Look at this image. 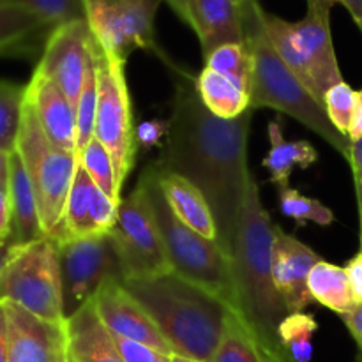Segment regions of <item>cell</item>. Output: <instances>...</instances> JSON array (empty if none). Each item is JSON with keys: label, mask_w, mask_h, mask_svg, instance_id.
I'll return each instance as SVG.
<instances>
[{"label": "cell", "mask_w": 362, "mask_h": 362, "mask_svg": "<svg viewBox=\"0 0 362 362\" xmlns=\"http://www.w3.org/2000/svg\"><path fill=\"white\" fill-rule=\"evenodd\" d=\"M57 246L66 317L90 300L106 279H122L119 258L110 235L60 240Z\"/></svg>", "instance_id": "11"}, {"label": "cell", "mask_w": 362, "mask_h": 362, "mask_svg": "<svg viewBox=\"0 0 362 362\" xmlns=\"http://www.w3.org/2000/svg\"><path fill=\"white\" fill-rule=\"evenodd\" d=\"M274 228L276 225L262 204L260 189L251 173L237 218L230 262L240 318L265 349L279 352L283 346L278 338V327L288 315V308L272 278Z\"/></svg>", "instance_id": "3"}, {"label": "cell", "mask_w": 362, "mask_h": 362, "mask_svg": "<svg viewBox=\"0 0 362 362\" xmlns=\"http://www.w3.org/2000/svg\"><path fill=\"white\" fill-rule=\"evenodd\" d=\"M197 90L209 112L221 119H235L250 110V94L211 67L197 76Z\"/></svg>", "instance_id": "26"}, {"label": "cell", "mask_w": 362, "mask_h": 362, "mask_svg": "<svg viewBox=\"0 0 362 362\" xmlns=\"http://www.w3.org/2000/svg\"><path fill=\"white\" fill-rule=\"evenodd\" d=\"M9 331L7 362H69L66 322H49L2 300Z\"/></svg>", "instance_id": "15"}, {"label": "cell", "mask_w": 362, "mask_h": 362, "mask_svg": "<svg viewBox=\"0 0 362 362\" xmlns=\"http://www.w3.org/2000/svg\"><path fill=\"white\" fill-rule=\"evenodd\" d=\"M285 350H269L251 332L246 322L239 315H232L225 336L216 350L211 362H272Z\"/></svg>", "instance_id": "27"}, {"label": "cell", "mask_w": 362, "mask_h": 362, "mask_svg": "<svg viewBox=\"0 0 362 362\" xmlns=\"http://www.w3.org/2000/svg\"><path fill=\"white\" fill-rule=\"evenodd\" d=\"M327 2H332V4H336V2H341V0H327Z\"/></svg>", "instance_id": "52"}, {"label": "cell", "mask_w": 362, "mask_h": 362, "mask_svg": "<svg viewBox=\"0 0 362 362\" xmlns=\"http://www.w3.org/2000/svg\"><path fill=\"white\" fill-rule=\"evenodd\" d=\"M122 283L154 320L173 354L200 362L212 361L235 315L225 300L173 271Z\"/></svg>", "instance_id": "2"}, {"label": "cell", "mask_w": 362, "mask_h": 362, "mask_svg": "<svg viewBox=\"0 0 362 362\" xmlns=\"http://www.w3.org/2000/svg\"><path fill=\"white\" fill-rule=\"evenodd\" d=\"M9 247H11L9 243H6V240L0 239V274H2L4 265H6L7 255H9Z\"/></svg>", "instance_id": "48"}, {"label": "cell", "mask_w": 362, "mask_h": 362, "mask_svg": "<svg viewBox=\"0 0 362 362\" xmlns=\"http://www.w3.org/2000/svg\"><path fill=\"white\" fill-rule=\"evenodd\" d=\"M98 39L87 20L59 25L49 32L34 71L52 80L76 110L85 76L94 59Z\"/></svg>", "instance_id": "12"}, {"label": "cell", "mask_w": 362, "mask_h": 362, "mask_svg": "<svg viewBox=\"0 0 362 362\" xmlns=\"http://www.w3.org/2000/svg\"><path fill=\"white\" fill-rule=\"evenodd\" d=\"M170 133L159 170L182 175L204 193L218 226V244L232 255L237 218L251 170L247 166L251 110L235 119H221L207 110L197 90V76L177 67Z\"/></svg>", "instance_id": "1"}, {"label": "cell", "mask_w": 362, "mask_h": 362, "mask_svg": "<svg viewBox=\"0 0 362 362\" xmlns=\"http://www.w3.org/2000/svg\"><path fill=\"white\" fill-rule=\"evenodd\" d=\"M113 339H115V345L124 362H172L173 354L161 352V350L144 345V343L119 338V336H113Z\"/></svg>", "instance_id": "36"}, {"label": "cell", "mask_w": 362, "mask_h": 362, "mask_svg": "<svg viewBox=\"0 0 362 362\" xmlns=\"http://www.w3.org/2000/svg\"><path fill=\"white\" fill-rule=\"evenodd\" d=\"M120 204L106 197L78 163L62 218L52 239L60 243L81 237L108 235L119 218Z\"/></svg>", "instance_id": "14"}, {"label": "cell", "mask_w": 362, "mask_h": 362, "mask_svg": "<svg viewBox=\"0 0 362 362\" xmlns=\"http://www.w3.org/2000/svg\"><path fill=\"white\" fill-rule=\"evenodd\" d=\"M140 180L147 187L152 212H154L156 223H158L163 244H165L166 257L170 262V269L175 274L186 278L187 281L197 283L218 296L239 315L232 262H230L228 255L221 250L216 240L207 239L191 230L173 214L170 205L166 204L165 194L159 187L158 175L151 165L144 170Z\"/></svg>", "instance_id": "5"}, {"label": "cell", "mask_w": 362, "mask_h": 362, "mask_svg": "<svg viewBox=\"0 0 362 362\" xmlns=\"http://www.w3.org/2000/svg\"><path fill=\"white\" fill-rule=\"evenodd\" d=\"M69 362H124L112 332L103 324L94 299L66 318Z\"/></svg>", "instance_id": "19"}, {"label": "cell", "mask_w": 362, "mask_h": 362, "mask_svg": "<svg viewBox=\"0 0 362 362\" xmlns=\"http://www.w3.org/2000/svg\"><path fill=\"white\" fill-rule=\"evenodd\" d=\"M334 4L327 0H308L306 14L292 21V32L297 46L310 67L315 85V98L324 105L327 90L341 83V69L331 34V9Z\"/></svg>", "instance_id": "13"}, {"label": "cell", "mask_w": 362, "mask_h": 362, "mask_svg": "<svg viewBox=\"0 0 362 362\" xmlns=\"http://www.w3.org/2000/svg\"><path fill=\"white\" fill-rule=\"evenodd\" d=\"M163 0H83L85 20L106 57L126 64L131 53L147 49L172 71L177 64L156 41L154 20Z\"/></svg>", "instance_id": "8"}, {"label": "cell", "mask_w": 362, "mask_h": 362, "mask_svg": "<svg viewBox=\"0 0 362 362\" xmlns=\"http://www.w3.org/2000/svg\"><path fill=\"white\" fill-rule=\"evenodd\" d=\"M362 138V90H359V101H357L356 113H354L352 124L349 129V140L356 141Z\"/></svg>", "instance_id": "43"}, {"label": "cell", "mask_w": 362, "mask_h": 362, "mask_svg": "<svg viewBox=\"0 0 362 362\" xmlns=\"http://www.w3.org/2000/svg\"><path fill=\"white\" fill-rule=\"evenodd\" d=\"M7 357H9V331H7L6 308L0 300V362H7Z\"/></svg>", "instance_id": "41"}, {"label": "cell", "mask_w": 362, "mask_h": 362, "mask_svg": "<svg viewBox=\"0 0 362 362\" xmlns=\"http://www.w3.org/2000/svg\"><path fill=\"white\" fill-rule=\"evenodd\" d=\"M357 101H359V92L354 90L346 81H341V83L329 88L324 98V106L329 120L346 138H349V129L354 113H356Z\"/></svg>", "instance_id": "35"}, {"label": "cell", "mask_w": 362, "mask_h": 362, "mask_svg": "<svg viewBox=\"0 0 362 362\" xmlns=\"http://www.w3.org/2000/svg\"><path fill=\"white\" fill-rule=\"evenodd\" d=\"M262 11L264 7L258 0H247L240 6L244 42L253 55L250 110L257 112L260 108H272L292 117L304 127L324 138L349 161L352 141L332 126L325 106L279 59L265 32Z\"/></svg>", "instance_id": "4"}, {"label": "cell", "mask_w": 362, "mask_h": 362, "mask_svg": "<svg viewBox=\"0 0 362 362\" xmlns=\"http://www.w3.org/2000/svg\"><path fill=\"white\" fill-rule=\"evenodd\" d=\"M13 235V211H11L9 182L0 180V239L11 244Z\"/></svg>", "instance_id": "38"}, {"label": "cell", "mask_w": 362, "mask_h": 362, "mask_svg": "<svg viewBox=\"0 0 362 362\" xmlns=\"http://www.w3.org/2000/svg\"><path fill=\"white\" fill-rule=\"evenodd\" d=\"M269 140H271V148L265 156L264 166L271 173V182L281 189V187H290V175L296 168H310L318 159V152L310 141H288L283 136V126L279 120H271L269 122Z\"/></svg>", "instance_id": "23"}, {"label": "cell", "mask_w": 362, "mask_h": 362, "mask_svg": "<svg viewBox=\"0 0 362 362\" xmlns=\"http://www.w3.org/2000/svg\"><path fill=\"white\" fill-rule=\"evenodd\" d=\"M53 28L34 13L16 4L0 2V57L30 52Z\"/></svg>", "instance_id": "24"}, {"label": "cell", "mask_w": 362, "mask_h": 362, "mask_svg": "<svg viewBox=\"0 0 362 362\" xmlns=\"http://www.w3.org/2000/svg\"><path fill=\"white\" fill-rule=\"evenodd\" d=\"M27 85L0 80V151H16L18 133L23 117Z\"/></svg>", "instance_id": "31"}, {"label": "cell", "mask_w": 362, "mask_h": 362, "mask_svg": "<svg viewBox=\"0 0 362 362\" xmlns=\"http://www.w3.org/2000/svg\"><path fill=\"white\" fill-rule=\"evenodd\" d=\"M163 2L168 4L172 7L173 13L180 18L186 25H189V6H187V0H163Z\"/></svg>", "instance_id": "44"}, {"label": "cell", "mask_w": 362, "mask_h": 362, "mask_svg": "<svg viewBox=\"0 0 362 362\" xmlns=\"http://www.w3.org/2000/svg\"><path fill=\"white\" fill-rule=\"evenodd\" d=\"M124 67L126 64L108 59L101 48L98 57V113L94 138H98L112 154L120 187L133 168L138 151L136 126Z\"/></svg>", "instance_id": "10"}, {"label": "cell", "mask_w": 362, "mask_h": 362, "mask_svg": "<svg viewBox=\"0 0 362 362\" xmlns=\"http://www.w3.org/2000/svg\"><path fill=\"white\" fill-rule=\"evenodd\" d=\"M349 163H350V166H352L354 179L361 180L362 182V138L350 144Z\"/></svg>", "instance_id": "42"}, {"label": "cell", "mask_w": 362, "mask_h": 362, "mask_svg": "<svg viewBox=\"0 0 362 362\" xmlns=\"http://www.w3.org/2000/svg\"><path fill=\"white\" fill-rule=\"evenodd\" d=\"M279 209L285 216L292 218L297 225H304L306 221L317 223L318 226H329L334 221V214L329 207L318 200L304 197L292 187H281L278 191Z\"/></svg>", "instance_id": "33"}, {"label": "cell", "mask_w": 362, "mask_h": 362, "mask_svg": "<svg viewBox=\"0 0 362 362\" xmlns=\"http://www.w3.org/2000/svg\"><path fill=\"white\" fill-rule=\"evenodd\" d=\"M308 290L313 300L338 313L339 317L350 313L357 306L345 267H338L325 260H320L311 269L308 276Z\"/></svg>", "instance_id": "25"}, {"label": "cell", "mask_w": 362, "mask_h": 362, "mask_svg": "<svg viewBox=\"0 0 362 362\" xmlns=\"http://www.w3.org/2000/svg\"><path fill=\"white\" fill-rule=\"evenodd\" d=\"M189 27L200 39L202 53L211 55L230 42H244L240 7L233 0H187Z\"/></svg>", "instance_id": "20"}, {"label": "cell", "mask_w": 362, "mask_h": 362, "mask_svg": "<svg viewBox=\"0 0 362 362\" xmlns=\"http://www.w3.org/2000/svg\"><path fill=\"white\" fill-rule=\"evenodd\" d=\"M151 166L158 175L159 187L173 214L191 230L218 243V226L204 193L182 175L159 170L154 163H151Z\"/></svg>", "instance_id": "21"}, {"label": "cell", "mask_w": 362, "mask_h": 362, "mask_svg": "<svg viewBox=\"0 0 362 362\" xmlns=\"http://www.w3.org/2000/svg\"><path fill=\"white\" fill-rule=\"evenodd\" d=\"M0 300L49 322H66L59 246L52 237L11 244L0 274Z\"/></svg>", "instance_id": "6"}, {"label": "cell", "mask_w": 362, "mask_h": 362, "mask_svg": "<svg viewBox=\"0 0 362 362\" xmlns=\"http://www.w3.org/2000/svg\"><path fill=\"white\" fill-rule=\"evenodd\" d=\"M341 4L349 9L354 21H356L357 27H359V30L362 32V0H341Z\"/></svg>", "instance_id": "45"}, {"label": "cell", "mask_w": 362, "mask_h": 362, "mask_svg": "<svg viewBox=\"0 0 362 362\" xmlns=\"http://www.w3.org/2000/svg\"><path fill=\"white\" fill-rule=\"evenodd\" d=\"M345 271L349 276L354 300L357 306H362V250L346 264Z\"/></svg>", "instance_id": "39"}, {"label": "cell", "mask_w": 362, "mask_h": 362, "mask_svg": "<svg viewBox=\"0 0 362 362\" xmlns=\"http://www.w3.org/2000/svg\"><path fill=\"white\" fill-rule=\"evenodd\" d=\"M233 2H235V4H237V6H239V7H240V6H243V4H246V2H247V0H233Z\"/></svg>", "instance_id": "51"}, {"label": "cell", "mask_w": 362, "mask_h": 362, "mask_svg": "<svg viewBox=\"0 0 362 362\" xmlns=\"http://www.w3.org/2000/svg\"><path fill=\"white\" fill-rule=\"evenodd\" d=\"M172 362H200V361H194V359H189V357H182V356H177V354H173Z\"/></svg>", "instance_id": "49"}, {"label": "cell", "mask_w": 362, "mask_h": 362, "mask_svg": "<svg viewBox=\"0 0 362 362\" xmlns=\"http://www.w3.org/2000/svg\"><path fill=\"white\" fill-rule=\"evenodd\" d=\"M101 52V46L98 42L94 59L85 76L83 88H81L80 99L76 106V131H78V145L76 152H81L85 145L94 138L95 129V113H98V57Z\"/></svg>", "instance_id": "32"}, {"label": "cell", "mask_w": 362, "mask_h": 362, "mask_svg": "<svg viewBox=\"0 0 362 362\" xmlns=\"http://www.w3.org/2000/svg\"><path fill=\"white\" fill-rule=\"evenodd\" d=\"M78 163L85 168L92 180L98 184L99 189L115 202H122L120 198V184L117 179V168L115 161H113L112 154L108 148L98 140L92 138L81 152H78Z\"/></svg>", "instance_id": "29"}, {"label": "cell", "mask_w": 362, "mask_h": 362, "mask_svg": "<svg viewBox=\"0 0 362 362\" xmlns=\"http://www.w3.org/2000/svg\"><path fill=\"white\" fill-rule=\"evenodd\" d=\"M0 2L25 7L52 28L71 21L85 20L83 0H0Z\"/></svg>", "instance_id": "34"}, {"label": "cell", "mask_w": 362, "mask_h": 362, "mask_svg": "<svg viewBox=\"0 0 362 362\" xmlns=\"http://www.w3.org/2000/svg\"><path fill=\"white\" fill-rule=\"evenodd\" d=\"M318 324L308 313H288L278 327V338L283 350L293 362H311L313 336Z\"/></svg>", "instance_id": "30"}, {"label": "cell", "mask_w": 362, "mask_h": 362, "mask_svg": "<svg viewBox=\"0 0 362 362\" xmlns=\"http://www.w3.org/2000/svg\"><path fill=\"white\" fill-rule=\"evenodd\" d=\"M341 320L345 322L346 329L357 345V362H362V306H356V310L343 315Z\"/></svg>", "instance_id": "40"}, {"label": "cell", "mask_w": 362, "mask_h": 362, "mask_svg": "<svg viewBox=\"0 0 362 362\" xmlns=\"http://www.w3.org/2000/svg\"><path fill=\"white\" fill-rule=\"evenodd\" d=\"M108 235L119 258L122 279L151 278L172 271L147 187L141 180L122 200L119 218Z\"/></svg>", "instance_id": "9"}, {"label": "cell", "mask_w": 362, "mask_h": 362, "mask_svg": "<svg viewBox=\"0 0 362 362\" xmlns=\"http://www.w3.org/2000/svg\"><path fill=\"white\" fill-rule=\"evenodd\" d=\"M272 362H293V361L290 359V357H288V354H281V356H278V357H276V359L272 361Z\"/></svg>", "instance_id": "50"}, {"label": "cell", "mask_w": 362, "mask_h": 362, "mask_svg": "<svg viewBox=\"0 0 362 362\" xmlns=\"http://www.w3.org/2000/svg\"><path fill=\"white\" fill-rule=\"evenodd\" d=\"M27 101L48 140L62 151L76 152V110L64 92L52 80L34 71L27 83Z\"/></svg>", "instance_id": "18"}, {"label": "cell", "mask_w": 362, "mask_h": 362, "mask_svg": "<svg viewBox=\"0 0 362 362\" xmlns=\"http://www.w3.org/2000/svg\"><path fill=\"white\" fill-rule=\"evenodd\" d=\"M322 258L311 247L276 226L272 240V278L288 313H300L313 303L308 276Z\"/></svg>", "instance_id": "17"}, {"label": "cell", "mask_w": 362, "mask_h": 362, "mask_svg": "<svg viewBox=\"0 0 362 362\" xmlns=\"http://www.w3.org/2000/svg\"><path fill=\"white\" fill-rule=\"evenodd\" d=\"M16 152L34 187L42 232L46 237H52L59 226L73 186L78 154L62 151L48 140L27 98L16 140Z\"/></svg>", "instance_id": "7"}, {"label": "cell", "mask_w": 362, "mask_h": 362, "mask_svg": "<svg viewBox=\"0 0 362 362\" xmlns=\"http://www.w3.org/2000/svg\"><path fill=\"white\" fill-rule=\"evenodd\" d=\"M9 194L13 211V235L11 244H27L46 237L39 218L37 200L23 161L14 151L9 163Z\"/></svg>", "instance_id": "22"}, {"label": "cell", "mask_w": 362, "mask_h": 362, "mask_svg": "<svg viewBox=\"0 0 362 362\" xmlns=\"http://www.w3.org/2000/svg\"><path fill=\"white\" fill-rule=\"evenodd\" d=\"M94 304L103 324L113 336L133 339L161 352L173 354L140 303L127 292L120 278H110L94 293Z\"/></svg>", "instance_id": "16"}, {"label": "cell", "mask_w": 362, "mask_h": 362, "mask_svg": "<svg viewBox=\"0 0 362 362\" xmlns=\"http://www.w3.org/2000/svg\"><path fill=\"white\" fill-rule=\"evenodd\" d=\"M170 133V122L163 119L145 120L140 126H136V144L144 151L163 145V140H166Z\"/></svg>", "instance_id": "37"}, {"label": "cell", "mask_w": 362, "mask_h": 362, "mask_svg": "<svg viewBox=\"0 0 362 362\" xmlns=\"http://www.w3.org/2000/svg\"><path fill=\"white\" fill-rule=\"evenodd\" d=\"M205 67L223 74L230 81L250 94L251 78H253V55L246 42H230L216 48L205 57Z\"/></svg>", "instance_id": "28"}, {"label": "cell", "mask_w": 362, "mask_h": 362, "mask_svg": "<svg viewBox=\"0 0 362 362\" xmlns=\"http://www.w3.org/2000/svg\"><path fill=\"white\" fill-rule=\"evenodd\" d=\"M354 186H356V197H357V207H359V219H361V250H362V182L354 179Z\"/></svg>", "instance_id": "47"}, {"label": "cell", "mask_w": 362, "mask_h": 362, "mask_svg": "<svg viewBox=\"0 0 362 362\" xmlns=\"http://www.w3.org/2000/svg\"><path fill=\"white\" fill-rule=\"evenodd\" d=\"M13 154V152H11ZM9 152L0 151V180L9 179V163H11Z\"/></svg>", "instance_id": "46"}]
</instances>
